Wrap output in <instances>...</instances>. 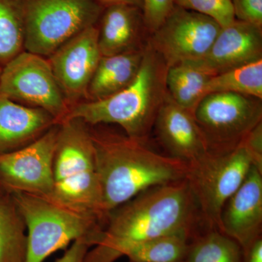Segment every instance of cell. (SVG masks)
Listing matches in <instances>:
<instances>
[{
  "mask_svg": "<svg viewBox=\"0 0 262 262\" xmlns=\"http://www.w3.org/2000/svg\"><path fill=\"white\" fill-rule=\"evenodd\" d=\"M201 222L185 179L150 188L108 212L101 237L84 262H115L135 245L160 236L194 238L201 232Z\"/></svg>",
  "mask_w": 262,
  "mask_h": 262,
  "instance_id": "1",
  "label": "cell"
},
{
  "mask_svg": "<svg viewBox=\"0 0 262 262\" xmlns=\"http://www.w3.org/2000/svg\"><path fill=\"white\" fill-rule=\"evenodd\" d=\"M89 129L105 219L146 189L186 178L187 163L156 152L146 142L126 134Z\"/></svg>",
  "mask_w": 262,
  "mask_h": 262,
  "instance_id": "2",
  "label": "cell"
},
{
  "mask_svg": "<svg viewBox=\"0 0 262 262\" xmlns=\"http://www.w3.org/2000/svg\"><path fill=\"white\" fill-rule=\"evenodd\" d=\"M167 70L147 41L137 76L127 87L104 99L76 103L64 119H78L89 126L115 124L129 137L146 142L168 94Z\"/></svg>",
  "mask_w": 262,
  "mask_h": 262,
  "instance_id": "3",
  "label": "cell"
},
{
  "mask_svg": "<svg viewBox=\"0 0 262 262\" xmlns=\"http://www.w3.org/2000/svg\"><path fill=\"white\" fill-rule=\"evenodd\" d=\"M51 199L104 224L102 196L89 125L78 119L58 123Z\"/></svg>",
  "mask_w": 262,
  "mask_h": 262,
  "instance_id": "4",
  "label": "cell"
},
{
  "mask_svg": "<svg viewBox=\"0 0 262 262\" xmlns=\"http://www.w3.org/2000/svg\"><path fill=\"white\" fill-rule=\"evenodd\" d=\"M10 194L27 227L26 262H44L79 239L94 247L101 237L103 223L94 215L71 209L51 198L24 192Z\"/></svg>",
  "mask_w": 262,
  "mask_h": 262,
  "instance_id": "5",
  "label": "cell"
},
{
  "mask_svg": "<svg viewBox=\"0 0 262 262\" xmlns=\"http://www.w3.org/2000/svg\"><path fill=\"white\" fill-rule=\"evenodd\" d=\"M253 162L239 143L227 151H209L187 164L186 180L206 229H218L225 203L241 187Z\"/></svg>",
  "mask_w": 262,
  "mask_h": 262,
  "instance_id": "6",
  "label": "cell"
},
{
  "mask_svg": "<svg viewBox=\"0 0 262 262\" xmlns=\"http://www.w3.org/2000/svg\"><path fill=\"white\" fill-rule=\"evenodd\" d=\"M24 51L48 58L86 29L104 8L95 0H24Z\"/></svg>",
  "mask_w": 262,
  "mask_h": 262,
  "instance_id": "7",
  "label": "cell"
},
{
  "mask_svg": "<svg viewBox=\"0 0 262 262\" xmlns=\"http://www.w3.org/2000/svg\"><path fill=\"white\" fill-rule=\"evenodd\" d=\"M0 94L19 104L41 108L58 123L70 111L48 58L24 51L2 69Z\"/></svg>",
  "mask_w": 262,
  "mask_h": 262,
  "instance_id": "8",
  "label": "cell"
},
{
  "mask_svg": "<svg viewBox=\"0 0 262 262\" xmlns=\"http://www.w3.org/2000/svg\"><path fill=\"white\" fill-rule=\"evenodd\" d=\"M261 101L233 93L206 95L194 116L210 151H227L238 146L245 136L262 122Z\"/></svg>",
  "mask_w": 262,
  "mask_h": 262,
  "instance_id": "9",
  "label": "cell"
},
{
  "mask_svg": "<svg viewBox=\"0 0 262 262\" xmlns=\"http://www.w3.org/2000/svg\"><path fill=\"white\" fill-rule=\"evenodd\" d=\"M222 27L213 19L176 5L148 42L167 67L202 59Z\"/></svg>",
  "mask_w": 262,
  "mask_h": 262,
  "instance_id": "10",
  "label": "cell"
},
{
  "mask_svg": "<svg viewBox=\"0 0 262 262\" xmlns=\"http://www.w3.org/2000/svg\"><path fill=\"white\" fill-rule=\"evenodd\" d=\"M58 123L29 145L0 155V184L8 194L51 198Z\"/></svg>",
  "mask_w": 262,
  "mask_h": 262,
  "instance_id": "11",
  "label": "cell"
},
{
  "mask_svg": "<svg viewBox=\"0 0 262 262\" xmlns=\"http://www.w3.org/2000/svg\"><path fill=\"white\" fill-rule=\"evenodd\" d=\"M98 37V27L92 26L48 58L70 108L87 96L88 88L101 58Z\"/></svg>",
  "mask_w": 262,
  "mask_h": 262,
  "instance_id": "12",
  "label": "cell"
},
{
  "mask_svg": "<svg viewBox=\"0 0 262 262\" xmlns=\"http://www.w3.org/2000/svg\"><path fill=\"white\" fill-rule=\"evenodd\" d=\"M262 59V27L235 20L221 29L206 56L187 62L212 76Z\"/></svg>",
  "mask_w": 262,
  "mask_h": 262,
  "instance_id": "13",
  "label": "cell"
},
{
  "mask_svg": "<svg viewBox=\"0 0 262 262\" xmlns=\"http://www.w3.org/2000/svg\"><path fill=\"white\" fill-rule=\"evenodd\" d=\"M219 231L242 248L262 235V170L255 165L225 203Z\"/></svg>",
  "mask_w": 262,
  "mask_h": 262,
  "instance_id": "14",
  "label": "cell"
},
{
  "mask_svg": "<svg viewBox=\"0 0 262 262\" xmlns=\"http://www.w3.org/2000/svg\"><path fill=\"white\" fill-rule=\"evenodd\" d=\"M160 143L171 158L189 164L206 155L208 143L194 115L167 94L155 125Z\"/></svg>",
  "mask_w": 262,
  "mask_h": 262,
  "instance_id": "15",
  "label": "cell"
},
{
  "mask_svg": "<svg viewBox=\"0 0 262 262\" xmlns=\"http://www.w3.org/2000/svg\"><path fill=\"white\" fill-rule=\"evenodd\" d=\"M58 123L51 114L0 94V155L29 145Z\"/></svg>",
  "mask_w": 262,
  "mask_h": 262,
  "instance_id": "16",
  "label": "cell"
},
{
  "mask_svg": "<svg viewBox=\"0 0 262 262\" xmlns=\"http://www.w3.org/2000/svg\"><path fill=\"white\" fill-rule=\"evenodd\" d=\"M99 20L98 42L101 56L120 54L145 46H140L143 32L147 31L141 8L112 5L104 8Z\"/></svg>",
  "mask_w": 262,
  "mask_h": 262,
  "instance_id": "17",
  "label": "cell"
},
{
  "mask_svg": "<svg viewBox=\"0 0 262 262\" xmlns=\"http://www.w3.org/2000/svg\"><path fill=\"white\" fill-rule=\"evenodd\" d=\"M145 46L120 54L101 56L88 88L86 101L104 99L127 87L137 76Z\"/></svg>",
  "mask_w": 262,
  "mask_h": 262,
  "instance_id": "18",
  "label": "cell"
},
{
  "mask_svg": "<svg viewBox=\"0 0 262 262\" xmlns=\"http://www.w3.org/2000/svg\"><path fill=\"white\" fill-rule=\"evenodd\" d=\"M212 77L191 63L174 65L167 70V91L174 102L194 115Z\"/></svg>",
  "mask_w": 262,
  "mask_h": 262,
  "instance_id": "19",
  "label": "cell"
},
{
  "mask_svg": "<svg viewBox=\"0 0 262 262\" xmlns=\"http://www.w3.org/2000/svg\"><path fill=\"white\" fill-rule=\"evenodd\" d=\"M27 227L8 193L0 195V262H26Z\"/></svg>",
  "mask_w": 262,
  "mask_h": 262,
  "instance_id": "20",
  "label": "cell"
},
{
  "mask_svg": "<svg viewBox=\"0 0 262 262\" xmlns=\"http://www.w3.org/2000/svg\"><path fill=\"white\" fill-rule=\"evenodd\" d=\"M242 248L218 229H206L191 241L184 262H242Z\"/></svg>",
  "mask_w": 262,
  "mask_h": 262,
  "instance_id": "21",
  "label": "cell"
},
{
  "mask_svg": "<svg viewBox=\"0 0 262 262\" xmlns=\"http://www.w3.org/2000/svg\"><path fill=\"white\" fill-rule=\"evenodd\" d=\"M24 0H0V67L24 51Z\"/></svg>",
  "mask_w": 262,
  "mask_h": 262,
  "instance_id": "22",
  "label": "cell"
},
{
  "mask_svg": "<svg viewBox=\"0 0 262 262\" xmlns=\"http://www.w3.org/2000/svg\"><path fill=\"white\" fill-rule=\"evenodd\" d=\"M192 237L187 234H169L139 243L125 256L133 262H184Z\"/></svg>",
  "mask_w": 262,
  "mask_h": 262,
  "instance_id": "23",
  "label": "cell"
},
{
  "mask_svg": "<svg viewBox=\"0 0 262 262\" xmlns=\"http://www.w3.org/2000/svg\"><path fill=\"white\" fill-rule=\"evenodd\" d=\"M233 93L262 99V59L213 76L205 94Z\"/></svg>",
  "mask_w": 262,
  "mask_h": 262,
  "instance_id": "24",
  "label": "cell"
},
{
  "mask_svg": "<svg viewBox=\"0 0 262 262\" xmlns=\"http://www.w3.org/2000/svg\"><path fill=\"white\" fill-rule=\"evenodd\" d=\"M175 5L213 19L222 28L236 20L231 0H175Z\"/></svg>",
  "mask_w": 262,
  "mask_h": 262,
  "instance_id": "25",
  "label": "cell"
},
{
  "mask_svg": "<svg viewBox=\"0 0 262 262\" xmlns=\"http://www.w3.org/2000/svg\"><path fill=\"white\" fill-rule=\"evenodd\" d=\"M175 6V0H142L143 18L150 34L163 23Z\"/></svg>",
  "mask_w": 262,
  "mask_h": 262,
  "instance_id": "26",
  "label": "cell"
},
{
  "mask_svg": "<svg viewBox=\"0 0 262 262\" xmlns=\"http://www.w3.org/2000/svg\"><path fill=\"white\" fill-rule=\"evenodd\" d=\"M236 20L262 27V0H231Z\"/></svg>",
  "mask_w": 262,
  "mask_h": 262,
  "instance_id": "27",
  "label": "cell"
},
{
  "mask_svg": "<svg viewBox=\"0 0 262 262\" xmlns=\"http://www.w3.org/2000/svg\"><path fill=\"white\" fill-rule=\"evenodd\" d=\"M241 143L247 150L253 165L262 170V122L253 127Z\"/></svg>",
  "mask_w": 262,
  "mask_h": 262,
  "instance_id": "28",
  "label": "cell"
},
{
  "mask_svg": "<svg viewBox=\"0 0 262 262\" xmlns=\"http://www.w3.org/2000/svg\"><path fill=\"white\" fill-rule=\"evenodd\" d=\"M91 248L92 246L85 239L76 241L55 262H84L86 253Z\"/></svg>",
  "mask_w": 262,
  "mask_h": 262,
  "instance_id": "29",
  "label": "cell"
},
{
  "mask_svg": "<svg viewBox=\"0 0 262 262\" xmlns=\"http://www.w3.org/2000/svg\"><path fill=\"white\" fill-rule=\"evenodd\" d=\"M242 262H262V235L242 248Z\"/></svg>",
  "mask_w": 262,
  "mask_h": 262,
  "instance_id": "30",
  "label": "cell"
},
{
  "mask_svg": "<svg viewBox=\"0 0 262 262\" xmlns=\"http://www.w3.org/2000/svg\"><path fill=\"white\" fill-rule=\"evenodd\" d=\"M98 4L101 5L103 8L112 6V5H130V6L137 7L142 8V0H95Z\"/></svg>",
  "mask_w": 262,
  "mask_h": 262,
  "instance_id": "31",
  "label": "cell"
},
{
  "mask_svg": "<svg viewBox=\"0 0 262 262\" xmlns=\"http://www.w3.org/2000/svg\"><path fill=\"white\" fill-rule=\"evenodd\" d=\"M6 192H5V190L4 189H3V187H2L1 184H0V195H2V194H6Z\"/></svg>",
  "mask_w": 262,
  "mask_h": 262,
  "instance_id": "32",
  "label": "cell"
},
{
  "mask_svg": "<svg viewBox=\"0 0 262 262\" xmlns=\"http://www.w3.org/2000/svg\"><path fill=\"white\" fill-rule=\"evenodd\" d=\"M2 69H3V67H0V75H1Z\"/></svg>",
  "mask_w": 262,
  "mask_h": 262,
  "instance_id": "33",
  "label": "cell"
},
{
  "mask_svg": "<svg viewBox=\"0 0 262 262\" xmlns=\"http://www.w3.org/2000/svg\"><path fill=\"white\" fill-rule=\"evenodd\" d=\"M128 262H133V261H129Z\"/></svg>",
  "mask_w": 262,
  "mask_h": 262,
  "instance_id": "34",
  "label": "cell"
}]
</instances>
